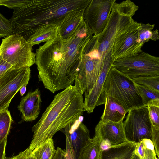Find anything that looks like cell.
I'll return each instance as SVG.
<instances>
[{
    "label": "cell",
    "instance_id": "836d02e7",
    "mask_svg": "<svg viewBox=\"0 0 159 159\" xmlns=\"http://www.w3.org/2000/svg\"><path fill=\"white\" fill-rule=\"evenodd\" d=\"M114 146H112L107 141L102 140L100 142V148L101 151L108 149Z\"/></svg>",
    "mask_w": 159,
    "mask_h": 159
},
{
    "label": "cell",
    "instance_id": "8d00e7d4",
    "mask_svg": "<svg viewBox=\"0 0 159 159\" xmlns=\"http://www.w3.org/2000/svg\"><path fill=\"white\" fill-rule=\"evenodd\" d=\"M17 155L14 156L10 157H6L5 159H17Z\"/></svg>",
    "mask_w": 159,
    "mask_h": 159
},
{
    "label": "cell",
    "instance_id": "5bb4252c",
    "mask_svg": "<svg viewBox=\"0 0 159 159\" xmlns=\"http://www.w3.org/2000/svg\"><path fill=\"white\" fill-rule=\"evenodd\" d=\"M70 129L69 137L75 159H78L82 149L90 138V132L86 126L79 119L71 125L73 129Z\"/></svg>",
    "mask_w": 159,
    "mask_h": 159
},
{
    "label": "cell",
    "instance_id": "277c9868",
    "mask_svg": "<svg viewBox=\"0 0 159 159\" xmlns=\"http://www.w3.org/2000/svg\"><path fill=\"white\" fill-rule=\"evenodd\" d=\"M103 88L106 96L112 98L127 112L145 106L133 80L113 66L108 73Z\"/></svg>",
    "mask_w": 159,
    "mask_h": 159
},
{
    "label": "cell",
    "instance_id": "8fae6325",
    "mask_svg": "<svg viewBox=\"0 0 159 159\" xmlns=\"http://www.w3.org/2000/svg\"><path fill=\"white\" fill-rule=\"evenodd\" d=\"M139 27L129 30L116 39L111 54L113 62L135 55L142 51L141 48L143 44L137 41Z\"/></svg>",
    "mask_w": 159,
    "mask_h": 159
},
{
    "label": "cell",
    "instance_id": "d6a6232c",
    "mask_svg": "<svg viewBox=\"0 0 159 159\" xmlns=\"http://www.w3.org/2000/svg\"><path fill=\"white\" fill-rule=\"evenodd\" d=\"M17 155V159H35L33 155L29 151L27 148Z\"/></svg>",
    "mask_w": 159,
    "mask_h": 159
},
{
    "label": "cell",
    "instance_id": "52a82bcc",
    "mask_svg": "<svg viewBox=\"0 0 159 159\" xmlns=\"http://www.w3.org/2000/svg\"><path fill=\"white\" fill-rule=\"evenodd\" d=\"M123 125L128 141L135 143L144 139L152 140V125L147 106L129 111Z\"/></svg>",
    "mask_w": 159,
    "mask_h": 159
},
{
    "label": "cell",
    "instance_id": "7c38bea8",
    "mask_svg": "<svg viewBox=\"0 0 159 159\" xmlns=\"http://www.w3.org/2000/svg\"><path fill=\"white\" fill-rule=\"evenodd\" d=\"M95 134L101 141L105 140L112 146L120 145L127 141L125 134L123 120L118 123L101 120L96 125Z\"/></svg>",
    "mask_w": 159,
    "mask_h": 159
},
{
    "label": "cell",
    "instance_id": "484cf974",
    "mask_svg": "<svg viewBox=\"0 0 159 159\" xmlns=\"http://www.w3.org/2000/svg\"><path fill=\"white\" fill-rule=\"evenodd\" d=\"M147 107L152 125L159 128V99L150 101Z\"/></svg>",
    "mask_w": 159,
    "mask_h": 159
},
{
    "label": "cell",
    "instance_id": "f35d334b",
    "mask_svg": "<svg viewBox=\"0 0 159 159\" xmlns=\"http://www.w3.org/2000/svg\"><path fill=\"white\" fill-rule=\"evenodd\" d=\"M157 159H159V158H158Z\"/></svg>",
    "mask_w": 159,
    "mask_h": 159
},
{
    "label": "cell",
    "instance_id": "5b68a950",
    "mask_svg": "<svg viewBox=\"0 0 159 159\" xmlns=\"http://www.w3.org/2000/svg\"><path fill=\"white\" fill-rule=\"evenodd\" d=\"M0 55L12 68H30L35 63V53L32 47L21 35L12 34L2 40Z\"/></svg>",
    "mask_w": 159,
    "mask_h": 159
},
{
    "label": "cell",
    "instance_id": "6da1fadb",
    "mask_svg": "<svg viewBox=\"0 0 159 159\" xmlns=\"http://www.w3.org/2000/svg\"><path fill=\"white\" fill-rule=\"evenodd\" d=\"M93 33L84 21L67 38L58 34L36 50L35 63L39 80L54 93L72 85L69 76L74 64L82 57Z\"/></svg>",
    "mask_w": 159,
    "mask_h": 159
},
{
    "label": "cell",
    "instance_id": "ffe728a7",
    "mask_svg": "<svg viewBox=\"0 0 159 159\" xmlns=\"http://www.w3.org/2000/svg\"><path fill=\"white\" fill-rule=\"evenodd\" d=\"M101 140L98 135L95 134L82 149L78 159H99L101 152Z\"/></svg>",
    "mask_w": 159,
    "mask_h": 159
},
{
    "label": "cell",
    "instance_id": "83f0119b",
    "mask_svg": "<svg viewBox=\"0 0 159 159\" xmlns=\"http://www.w3.org/2000/svg\"><path fill=\"white\" fill-rule=\"evenodd\" d=\"M12 34V27L10 20L0 12V38H5Z\"/></svg>",
    "mask_w": 159,
    "mask_h": 159
},
{
    "label": "cell",
    "instance_id": "7402d4cb",
    "mask_svg": "<svg viewBox=\"0 0 159 159\" xmlns=\"http://www.w3.org/2000/svg\"><path fill=\"white\" fill-rule=\"evenodd\" d=\"M56 151L53 140L50 139L34 148L31 153L35 159H52Z\"/></svg>",
    "mask_w": 159,
    "mask_h": 159
},
{
    "label": "cell",
    "instance_id": "9a60e30c",
    "mask_svg": "<svg viewBox=\"0 0 159 159\" xmlns=\"http://www.w3.org/2000/svg\"><path fill=\"white\" fill-rule=\"evenodd\" d=\"M85 10H76L67 14L59 25L58 34L64 39L70 36L84 21Z\"/></svg>",
    "mask_w": 159,
    "mask_h": 159
},
{
    "label": "cell",
    "instance_id": "d590c367",
    "mask_svg": "<svg viewBox=\"0 0 159 159\" xmlns=\"http://www.w3.org/2000/svg\"><path fill=\"white\" fill-rule=\"evenodd\" d=\"M130 159H140V158L138 154L134 152L133 155Z\"/></svg>",
    "mask_w": 159,
    "mask_h": 159
},
{
    "label": "cell",
    "instance_id": "4dcf8cb0",
    "mask_svg": "<svg viewBox=\"0 0 159 159\" xmlns=\"http://www.w3.org/2000/svg\"><path fill=\"white\" fill-rule=\"evenodd\" d=\"M159 128L152 125V141L154 146L157 156L158 158H159Z\"/></svg>",
    "mask_w": 159,
    "mask_h": 159
},
{
    "label": "cell",
    "instance_id": "cb8c5ba5",
    "mask_svg": "<svg viewBox=\"0 0 159 159\" xmlns=\"http://www.w3.org/2000/svg\"><path fill=\"white\" fill-rule=\"evenodd\" d=\"M135 84L145 106L152 100L159 99V92L136 83Z\"/></svg>",
    "mask_w": 159,
    "mask_h": 159
},
{
    "label": "cell",
    "instance_id": "4316f807",
    "mask_svg": "<svg viewBox=\"0 0 159 159\" xmlns=\"http://www.w3.org/2000/svg\"><path fill=\"white\" fill-rule=\"evenodd\" d=\"M134 152L136 153L140 159H157V156L154 155L150 150L145 146L142 140L135 143Z\"/></svg>",
    "mask_w": 159,
    "mask_h": 159
},
{
    "label": "cell",
    "instance_id": "3957f363",
    "mask_svg": "<svg viewBox=\"0 0 159 159\" xmlns=\"http://www.w3.org/2000/svg\"><path fill=\"white\" fill-rule=\"evenodd\" d=\"M84 98L79 89L70 85L57 94L39 121L32 127L33 137L28 148L32 151L55 134L79 119L84 111Z\"/></svg>",
    "mask_w": 159,
    "mask_h": 159
},
{
    "label": "cell",
    "instance_id": "8992f818",
    "mask_svg": "<svg viewBox=\"0 0 159 159\" xmlns=\"http://www.w3.org/2000/svg\"><path fill=\"white\" fill-rule=\"evenodd\" d=\"M112 66L133 79L159 76V58L143 51L132 56L114 61Z\"/></svg>",
    "mask_w": 159,
    "mask_h": 159
},
{
    "label": "cell",
    "instance_id": "7a4b0ae2",
    "mask_svg": "<svg viewBox=\"0 0 159 159\" xmlns=\"http://www.w3.org/2000/svg\"><path fill=\"white\" fill-rule=\"evenodd\" d=\"M90 0H28L13 9L9 20L13 34L27 40L38 29L54 24L60 25L65 16L76 10H85Z\"/></svg>",
    "mask_w": 159,
    "mask_h": 159
},
{
    "label": "cell",
    "instance_id": "d6986e66",
    "mask_svg": "<svg viewBox=\"0 0 159 159\" xmlns=\"http://www.w3.org/2000/svg\"><path fill=\"white\" fill-rule=\"evenodd\" d=\"M13 121L8 109L0 112V159H5L7 136Z\"/></svg>",
    "mask_w": 159,
    "mask_h": 159
},
{
    "label": "cell",
    "instance_id": "603a6c76",
    "mask_svg": "<svg viewBox=\"0 0 159 159\" xmlns=\"http://www.w3.org/2000/svg\"><path fill=\"white\" fill-rule=\"evenodd\" d=\"M139 7L130 0H127L117 3L115 2L112 9L119 15L132 18L138 10Z\"/></svg>",
    "mask_w": 159,
    "mask_h": 159
},
{
    "label": "cell",
    "instance_id": "f1b7e54d",
    "mask_svg": "<svg viewBox=\"0 0 159 159\" xmlns=\"http://www.w3.org/2000/svg\"><path fill=\"white\" fill-rule=\"evenodd\" d=\"M70 125H68L62 130H64L66 138V150L65 151L66 159H75L70 142L69 134Z\"/></svg>",
    "mask_w": 159,
    "mask_h": 159
},
{
    "label": "cell",
    "instance_id": "1f68e13d",
    "mask_svg": "<svg viewBox=\"0 0 159 159\" xmlns=\"http://www.w3.org/2000/svg\"><path fill=\"white\" fill-rule=\"evenodd\" d=\"M11 68L12 66L4 61L0 55V78L7 71Z\"/></svg>",
    "mask_w": 159,
    "mask_h": 159
},
{
    "label": "cell",
    "instance_id": "ba28073f",
    "mask_svg": "<svg viewBox=\"0 0 159 159\" xmlns=\"http://www.w3.org/2000/svg\"><path fill=\"white\" fill-rule=\"evenodd\" d=\"M30 68H11L0 78V112L8 109L11 100L30 78Z\"/></svg>",
    "mask_w": 159,
    "mask_h": 159
},
{
    "label": "cell",
    "instance_id": "30bf717a",
    "mask_svg": "<svg viewBox=\"0 0 159 159\" xmlns=\"http://www.w3.org/2000/svg\"><path fill=\"white\" fill-rule=\"evenodd\" d=\"M111 54V51L104 59L101 72L92 89L89 92L84 93V111L88 114L92 113L97 106L105 103L106 95L103 86L108 73L112 66Z\"/></svg>",
    "mask_w": 159,
    "mask_h": 159
},
{
    "label": "cell",
    "instance_id": "44dd1931",
    "mask_svg": "<svg viewBox=\"0 0 159 159\" xmlns=\"http://www.w3.org/2000/svg\"><path fill=\"white\" fill-rule=\"evenodd\" d=\"M140 25L138 29V36L137 41L140 43L143 44L149 41L150 39L156 41L159 39L158 30L153 29L155 25L140 23Z\"/></svg>",
    "mask_w": 159,
    "mask_h": 159
},
{
    "label": "cell",
    "instance_id": "e575fe53",
    "mask_svg": "<svg viewBox=\"0 0 159 159\" xmlns=\"http://www.w3.org/2000/svg\"><path fill=\"white\" fill-rule=\"evenodd\" d=\"M27 85L23 86L20 89V93L21 96H23L25 93L26 90V86Z\"/></svg>",
    "mask_w": 159,
    "mask_h": 159
},
{
    "label": "cell",
    "instance_id": "f546056e",
    "mask_svg": "<svg viewBox=\"0 0 159 159\" xmlns=\"http://www.w3.org/2000/svg\"><path fill=\"white\" fill-rule=\"evenodd\" d=\"M28 0H0V6H5L10 9H14L25 5Z\"/></svg>",
    "mask_w": 159,
    "mask_h": 159
},
{
    "label": "cell",
    "instance_id": "2e32d148",
    "mask_svg": "<svg viewBox=\"0 0 159 159\" xmlns=\"http://www.w3.org/2000/svg\"><path fill=\"white\" fill-rule=\"evenodd\" d=\"M135 148V143L127 141L102 151L99 159H130Z\"/></svg>",
    "mask_w": 159,
    "mask_h": 159
},
{
    "label": "cell",
    "instance_id": "d4e9b609",
    "mask_svg": "<svg viewBox=\"0 0 159 159\" xmlns=\"http://www.w3.org/2000/svg\"><path fill=\"white\" fill-rule=\"evenodd\" d=\"M133 80L137 84L159 92V76L141 77Z\"/></svg>",
    "mask_w": 159,
    "mask_h": 159
},
{
    "label": "cell",
    "instance_id": "ab89813d",
    "mask_svg": "<svg viewBox=\"0 0 159 159\" xmlns=\"http://www.w3.org/2000/svg\"></svg>",
    "mask_w": 159,
    "mask_h": 159
},
{
    "label": "cell",
    "instance_id": "74e56055",
    "mask_svg": "<svg viewBox=\"0 0 159 159\" xmlns=\"http://www.w3.org/2000/svg\"><path fill=\"white\" fill-rule=\"evenodd\" d=\"M62 159H66V158H65V155H64V156L63 157Z\"/></svg>",
    "mask_w": 159,
    "mask_h": 159
},
{
    "label": "cell",
    "instance_id": "9c48e42d",
    "mask_svg": "<svg viewBox=\"0 0 159 159\" xmlns=\"http://www.w3.org/2000/svg\"><path fill=\"white\" fill-rule=\"evenodd\" d=\"M116 0H91L84 10L83 16L92 31L97 36L104 29Z\"/></svg>",
    "mask_w": 159,
    "mask_h": 159
},
{
    "label": "cell",
    "instance_id": "4fadbf2b",
    "mask_svg": "<svg viewBox=\"0 0 159 159\" xmlns=\"http://www.w3.org/2000/svg\"><path fill=\"white\" fill-rule=\"evenodd\" d=\"M42 102L41 94L38 88L29 92L23 97L18 107L22 114V119L26 122L36 120L40 113Z\"/></svg>",
    "mask_w": 159,
    "mask_h": 159
},
{
    "label": "cell",
    "instance_id": "e0dca14e",
    "mask_svg": "<svg viewBox=\"0 0 159 159\" xmlns=\"http://www.w3.org/2000/svg\"><path fill=\"white\" fill-rule=\"evenodd\" d=\"M105 107L101 120L118 123L123 120L127 112L111 97L106 96Z\"/></svg>",
    "mask_w": 159,
    "mask_h": 159
},
{
    "label": "cell",
    "instance_id": "ac0fdd59",
    "mask_svg": "<svg viewBox=\"0 0 159 159\" xmlns=\"http://www.w3.org/2000/svg\"><path fill=\"white\" fill-rule=\"evenodd\" d=\"M59 25L50 24L37 30L27 40L32 47L42 42H47L56 37L58 34Z\"/></svg>",
    "mask_w": 159,
    "mask_h": 159
}]
</instances>
